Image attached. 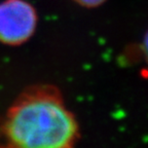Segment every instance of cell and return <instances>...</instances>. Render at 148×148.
Here are the masks:
<instances>
[{
    "label": "cell",
    "instance_id": "4",
    "mask_svg": "<svg viewBox=\"0 0 148 148\" xmlns=\"http://www.w3.org/2000/svg\"><path fill=\"white\" fill-rule=\"evenodd\" d=\"M143 49H144V53H145V58L148 62V32H147V34H146L145 38H144Z\"/></svg>",
    "mask_w": 148,
    "mask_h": 148
},
{
    "label": "cell",
    "instance_id": "3",
    "mask_svg": "<svg viewBox=\"0 0 148 148\" xmlns=\"http://www.w3.org/2000/svg\"><path fill=\"white\" fill-rule=\"evenodd\" d=\"M73 1L78 3L81 6L90 8V7H97V6H99V5L103 4L106 0H73Z\"/></svg>",
    "mask_w": 148,
    "mask_h": 148
},
{
    "label": "cell",
    "instance_id": "1",
    "mask_svg": "<svg viewBox=\"0 0 148 148\" xmlns=\"http://www.w3.org/2000/svg\"><path fill=\"white\" fill-rule=\"evenodd\" d=\"M0 134L10 147L68 148L78 140L79 129L60 90L51 84H36L14 100Z\"/></svg>",
    "mask_w": 148,
    "mask_h": 148
},
{
    "label": "cell",
    "instance_id": "2",
    "mask_svg": "<svg viewBox=\"0 0 148 148\" xmlns=\"http://www.w3.org/2000/svg\"><path fill=\"white\" fill-rule=\"evenodd\" d=\"M37 14L25 0H4L0 2V42L18 45L35 32Z\"/></svg>",
    "mask_w": 148,
    "mask_h": 148
}]
</instances>
